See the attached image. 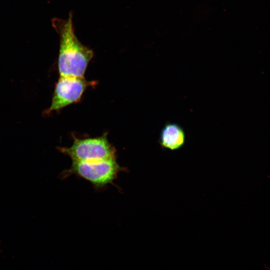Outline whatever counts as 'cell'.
<instances>
[{
    "instance_id": "6da1fadb",
    "label": "cell",
    "mask_w": 270,
    "mask_h": 270,
    "mask_svg": "<svg viewBox=\"0 0 270 270\" xmlns=\"http://www.w3.org/2000/svg\"><path fill=\"white\" fill-rule=\"evenodd\" d=\"M52 24L60 36L58 60L60 76H84L94 52L82 44L76 36L72 12H70L67 20L53 19Z\"/></svg>"
},
{
    "instance_id": "7a4b0ae2",
    "label": "cell",
    "mask_w": 270,
    "mask_h": 270,
    "mask_svg": "<svg viewBox=\"0 0 270 270\" xmlns=\"http://www.w3.org/2000/svg\"><path fill=\"white\" fill-rule=\"evenodd\" d=\"M126 171L127 168L121 166L114 158L95 162H72L70 167L62 172L60 176L64 179L74 174L90 182L96 190H100L114 184L118 174Z\"/></svg>"
},
{
    "instance_id": "277c9868",
    "label": "cell",
    "mask_w": 270,
    "mask_h": 270,
    "mask_svg": "<svg viewBox=\"0 0 270 270\" xmlns=\"http://www.w3.org/2000/svg\"><path fill=\"white\" fill-rule=\"evenodd\" d=\"M94 84L93 82L86 80L84 76H60L47 112L61 110L80 101L87 88Z\"/></svg>"
},
{
    "instance_id": "5b68a950",
    "label": "cell",
    "mask_w": 270,
    "mask_h": 270,
    "mask_svg": "<svg viewBox=\"0 0 270 270\" xmlns=\"http://www.w3.org/2000/svg\"><path fill=\"white\" fill-rule=\"evenodd\" d=\"M186 138L184 130L180 125L168 122L161 130L158 142L162 148L174 151L183 147Z\"/></svg>"
},
{
    "instance_id": "3957f363",
    "label": "cell",
    "mask_w": 270,
    "mask_h": 270,
    "mask_svg": "<svg viewBox=\"0 0 270 270\" xmlns=\"http://www.w3.org/2000/svg\"><path fill=\"white\" fill-rule=\"evenodd\" d=\"M58 148L72 162H95L116 158V150L108 142L107 133L100 136L84 138L73 136L71 146Z\"/></svg>"
}]
</instances>
